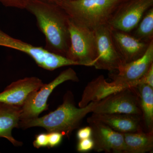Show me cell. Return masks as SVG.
Listing matches in <instances>:
<instances>
[{"label":"cell","mask_w":153,"mask_h":153,"mask_svg":"<svg viewBox=\"0 0 153 153\" xmlns=\"http://www.w3.org/2000/svg\"><path fill=\"white\" fill-rule=\"evenodd\" d=\"M29 0H0V2L8 7L25 9Z\"/></svg>","instance_id":"44dd1931"},{"label":"cell","mask_w":153,"mask_h":153,"mask_svg":"<svg viewBox=\"0 0 153 153\" xmlns=\"http://www.w3.org/2000/svg\"><path fill=\"white\" fill-rule=\"evenodd\" d=\"M123 134L125 143L124 153H145L153 151V131Z\"/></svg>","instance_id":"2e32d148"},{"label":"cell","mask_w":153,"mask_h":153,"mask_svg":"<svg viewBox=\"0 0 153 153\" xmlns=\"http://www.w3.org/2000/svg\"><path fill=\"white\" fill-rule=\"evenodd\" d=\"M42 1L48 2L55 3V4H57V3L62 1H64V0H42Z\"/></svg>","instance_id":"484cf974"},{"label":"cell","mask_w":153,"mask_h":153,"mask_svg":"<svg viewBox=\"0 0 153 153\" xmlns=\"http://www.w3.org/2000/svg\"><path fill=\"white\" fill-rule=\"evenodd\" d=\"M21 112V107L0 102V138L8 140L16 146L23 145L12 135L13 129L19 128Z\"/></svg>","instance_id":"9a60e30c"},{"label":"cell","mask_w":153,"mask_h":153,"mask_svg":"<svg viewBox=\"0 0 153 153\" xmlns=\"http://www.w3.org/2000/svg\"><path fill=\"white\" fill-rule=\"evenodd\" d=\"M63 135L58 132L48 133V148H52L60 144L63 139Z\"/></svg>","instance_id":"ffe728a7"},{"label":"cell","mask_w":153,"mask_h":153,"mask_svg":"<svg viewBox=\"0 0 153 153\" xmlns=\"http://www.w3.org/2000/svg\"><path fill=\"white\" fill-rule=\"evenodd\" d=\"M36 17L37 25L45 36V49L66 57L70 46L68 17L55 3L29 0L25 9Z\"/></svg>","instance_id":"6da1fadb"},{"label":"cell","mask_w":153,"mask_h":153,"mask_svg":"<svg viewBox=\"0 0 153 153\" xmlns=\"http://www.w3.org/2000/svg\"><path fill=\"white\" fill-rule=\"evenodd\" d=\"M139 84H147L153 88V63L140 79Z\"/></svg>","instance_id":"603a6c76"},{"label":"cell","mask_w":153,"mask_h":153,"mask_svg":"<svg viewBox=\"0 0 153 153\" xmlns=\"http://www.w3.org/2000/svg\"><path fill=\"white\" fill-rule=\"evenodd\" d=\"M128 1V0H120V3L126 1Z\"/></svg>","instance_id":"4316f807"},{"label":"cell","mask_w":153,"mask_h":153,"mask_svg":"<svg viewBox=\"0 0 153 153\" xmlns=\"http://www.w3.org/2000/svg\"><path fill=\"white\" fill-rule=\"evenodd\" d=\"M10 36L0 30V46L7 47Z\"/></svg>","instance_id":"d4e9b609"},{"label":"cell","mask_w":153,"mask_h":153,"mask_svg":"<svg viewBox=\"0 0 153 153\" xmlns=\"http://www.w3.org/2000/svg\"><path fill=\"white\" fill-rule=\"evenodd\" d=\"M111 30L115 46L124 63L137 60L144 54L150 42L141 41L128 33Z\"/></svg>","instance_id":"7c38bea8"},{"label":"cell","mask_w":153,"mask_h":153,"mask_svg":"<svg viewBox=\"0 0 153 153\" xmlns=\"http://www.w3.org/2000/svg\"><path fill=\"white\" fill-rule=\"evenodd\" d=\"M153 7V0H128L121 3L108 21L113 30L129 33L134 30L148 10Z\"/></svg>","instance_id":"52a82bcc"},{"label":"cell","mask_w":153,"mask_h":153,"mask_svg":"<svg viewBox=\"0 0 153 153\" xmlns=\"http://www.w3.org/2000/svg\"><path fill=\"white\" fill-rule=\"evenodd\" d=\"M136 28L134 37L147 43L153 40V7L146 12Z\"/></svg>","instance_id":"ac0fdd59"},{"label":"cell","mask_w":153,"mask_h":153,"mask_svg":"<svg viewBox=\"0 0 153 153\" xmlns=\"http://www.w3.org/2000/svg\"><path fill=\"white\" fill-rule=\"evenodd\" d=\"M87 120L92 131L91 138L94 143V151L106 153L124 152L123 134L115 131L108 126L90 117L88 118Z\"/></svg>","instance_id":"30bf717a"},{"label":"cell","mask_w":153,"mask_h":153,"mask_svg":"<svg viewBox=\"0 0 153 153\" xmlns=\"http://www.w3.org/2000/svg\"><path fill=\"white\" fill-rule=\"evenodd\" d=\"M95 103L91 102L84 107H76L73 93L68 91L63 97V103L57 109L42 117L20 120L19 128L41 127L48 132H58L69 138L88 114L92 112Z\"/></svg>","instance_id":"7a4b0ae2"},{"label":"cell","mask_w":153,"mask_h":153,"mask_svg":"<svg viewBox=\"0 0 153 153\" xmlns=\"http://www.w3.org/2000/svg\"><path fill=\"white\" fill-rule=\"evenodd\" d=\"M136 87L140 95L143 125L146 132L153 131V88L145 84Z\"/></svg>","instance_id":"e0dca14e"},{"label":"cell","mask_w":153,"mask_h":153,"mask_svg":"<svg viewBox=\"0 0 153 153\" xmlns=\"http://www.w3.org/2000/svg\"><path fill=\"white\" fill-rule=\"evenodd\" d=\"M95 102L92 111L93 113L142 116L140 95L136 86L111 94Z\"/></svg>","instance_id":"8992f818"},{"label":"cell","mask_w":153,"mask_h":153,"mask_svg":"<svg viewBox=\"0 0 153 153\" xmlns=\"http://www.w3.org/2000/svg\"><path fill=\"white\" fill-rule=\"evenodd\" d=\"M113 82H108L104 76L101 75L88 83L78 103L79 107L83 108L91 102H97L108 96L123 90Z\"/></svg>","instance_id":"5bb4252c"},{"label":"cell","mask_w":153,"mask_h":153,"mask_svg":"<svg viewBox=\"0 0 153 153\" xmlns=\"http://www.w3.org/2000/svg\"><path fill=\"white\" fill-rule=\"evenodd\" d=\"M153 63V40L150 42L147 50L141 57L120 67L117 74L111 75L112 82L125 89L135 87L139 84L140 79Z\"/></svg>","instance_id":"9c48e42d"},{"label":"cell","mask_w":153,"mask_h":153,"mask_svg":"<svg viewBox=\"0 0 153 153\" xmlns=\"http://www.w3.org/2000/svg\"><path fill=\"white\" fill-rule=\"evenodd\" d=\"M91 133L92 131L91 128L88 126L79 129L76 134V137L79 140L88 138L91 137Z\"/></svg>","instance_id":"cb8c5ba5"},{"label":"cell","mask_w":153,"mask_h":153,"mask_svg":"<svg viewBox=\"0 0 153 153\" xmlns=\"http://www.w3.org/2000/svg\"><path fill=\"white\" fill-rule=\"evenodd\" d=\"M94 143L91 137L79 140L76 149L79 152H87L93 149Z\"/></svg>","instance_id":"d6986e66"},{"label":"cell","mask_w":153,"mask_h":153,"mask_svg":"<svg viewBox=\"0 0 153 153\" xmlns=\"http://www.w3.org/2000/svg\"><path fill=\"white\" fill-rule=\"evenodd\" d=\"M34 147L39 149L48 146V133H41L37 135L33 143Z\"/></svg>","instance_id":"7402d4cb"},{"label":"cell","mask_w":153,"mask_h":153,"mask_svg":"<svg viewBox=\"0 0 153 153\" xmlns=\"http://www.w3.org/2000/svg\"><path fill=\"white\" fill-rule=\"evenodd\" d=\"M68 80L79 81L76 72L71 68L62 71L51 82L44 83L39 89L30 93L22 107L20 120L38 117L41 113L48 109L47 100L53 91L58 85Z\"/></svg>","instance_id":"5b68a950"},{"label":"cell","mask_w":153,"mask_h":153,"mask_svg":"<svg viewBox=\"0 0 153 153\" xmlns=\"http://www.w3.org/2000/svg\"><path fill=\"white\" fill-rule=\"evenodd\" d=\"M90 117L121 133L143 131L142 117L136 115L123 114L93 113Z\"/></svg>","instance_id":"4fadbf2b"},{"label":"cell","mask_w":153,"mask_h":153,"mask_svg":"<svg viewBox=\"0 0 153 153\" xmlns=\"http://www.w3.org/2000/svg\"><path fill=\"white\" fill-rule=\"evenodd\" d=\"M43 84L41 79L35 76L19 79L0 93V102L22 107L29 94Z\"/></svg>","instance_id":"8fae6325"},{"label":"cell","mask_w":153,"mask_h":153,"mask_svg":"<svg viewBox=\"0 0 153 153\" xmlns=\"http://www.w3.org/2000/svg\"><path fill=\"white\" fill-rule=\"evenodd\" d=\"M70 46L66 57L80 66H93L97 57L94 30L77 25L68 17Z\"/></svg>","instance_id":"277c9868"},{"label":"cell","mask_w":153,"mask_h":153,"mask_svg":"<svg viewBox=\"0 0 153 153\" xmlns=\"http://www.w3.org/2000/svg\"><path fill=\"white\" fill-rule=\"evenodd\" d=\"M120 0H64L57 4L77 25L94 30L108 25Z\"/></svg>","instance_id":"3957f363"},{"label":"cell","mask_w":153,"mask_h":153,"mask_svg":"<svg viewBox=\"0 0 153 153\" xmlns=\"http://www.w3.org/2000/svg\"><path fill=\"white\" fill-rule=\"evenodd\" d=\"M97 49V57L93 66L97 69L117 71L124 64L115 46L111 30L108 25L94 30Z\"/></svg>","instance_id":"ba28073f"}]
</instances>
